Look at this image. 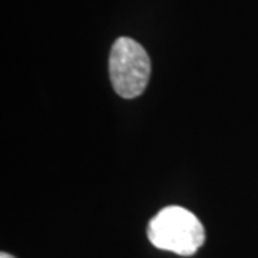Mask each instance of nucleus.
Segmentation results:
<instances>
[{"mask_svg":"<svg viewBox=\"0 0 258 258\" xmlns=\"http://www.w3.org/2000/svg\"><path fill=\"white\" fill-rule=\"evenodd\" d=\"M148 240L154 247L189 257L203 247L205 230L201 221L179 205L162 208L148 224Z\"/></svg>","mask_w":258,"mask_h":258,"instance_id":"1","label":"nucleus"},{"mask_svg":"<svg viewBox=\"0 0 258 258\" xmlns=\"http://www.w3.org/2000/svg\"><path fill=\"white\" fill-rule=\"evenodd\" d=\"M109 76L120 98L134 99L142 95L151 76V59L144 46L131 37H118L109 55Z\"/></svg>","mask_w":258,"mask_h":258,"instance_id":"2","label":"nucleus"},{"mask_svg":"<svg viewBox=\"0 0 258 258\" xmlns=\"http://www.w3.org/2000/svg\"><path fill=\"white\" fill-rule=\"evenodd\" d=\"M0 258H16V257L10 255V254H8V252H2V254H0Z\"/></svg>","mask_w":258,"mask_h":258,"instance_id":"3","label":"nucleus"}]
</instances>
